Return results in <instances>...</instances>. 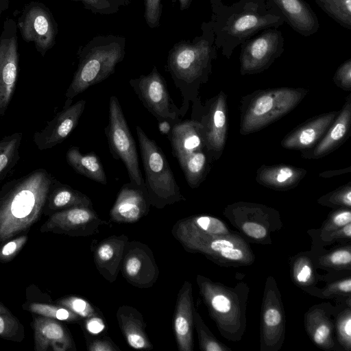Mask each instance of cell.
Here are the masks:
<instances>
[{"label":"cell","mask_w":351,"mask_h":351,"mask_svg":"<svg viewBox=\"0 0 351 351\" xmlns=\"http://www.w3.org/2000/svg\"><path fill=\"white\" fill-rule=\"evenodd\" d=\"M103 222L93 206H75L52 213L40 227V232L88 237L97 233Z\"/></svg>","instance_id":"15"},{"label":"cell","mask_w":351,"mask_h":351,"mask_svg":"<svg viewBox=\"0 0 351 351\" xmlns=\"http://www.w3.org/2000/svg\"><path fill=\"white\" fill-rule=\"evenodd\" d=\"M34 331V350L55 351L75 349V344L68 330L59 320L38 315L32 323Z\"/></svg>","instance_id":"22"},{"label":"cell","mask_w":351,"mask_h":351,"mask_svg":"<svg viewBox=\"0 0 351 351\" xmlns=\"http://www.w3.org/2000/svg\"><path fill=\"white\" fill-rule=\"evenodd\" d=\"M9 0H0V19L2 14L8 10L9 7Z\"/></svg>","instance_id":"56"},{"label":"cell","mask_w":351,"mask_h":351,"mask_svg":"<svg viewBox=\"0 0 351 351\" xmlns=\"http://www.w3.org/2000/svg\"><path fill=\"white\" fill-rule=\"evenodd\" d=\"M151 203L145 182L123 184L110 211L111 221L119 223H132L139 221L149 211Z\"/></svg>","instance_id":"19"},{"label":"cell","mask_w":351,"mask_h":351,"mask_svg":"<svg viewBox=\"0 0 351 351\" xmlns=\"http://www.w3.org/2000/svg\"><path fill=\"white\" fill-rule=\"evenodd\" d=\"M313 324L309 327L313 341L319 346H331V326L328 320L324 317L318 318Z\"/></svg>","instance_id":"39"},{"label":"cell","mask_w":351,"mask_h":351,"mask_svg":"<svg viewBox=\"0 0 351 351\" xmlns=\"http://www.w3.org/2000/svg\"><path fill=\"white\" fill-rule=\"evenodd\" d=\"M56 304L77 315L81 318L101 315L100 311L94 307L85 299L75 295H69L61 298L56 301Z\"/></svg>","instance_id":"36"},{"label":"cell","mask_w":351,"mask_h":351,"mask_svg":"<svg viewBox=\"0 0 351 351\" xmlns=\"http://www.w3.org/2000/svg\"><path fill=\"white\" fill-rule=\"evenodd\" d=\"M192 285L184 281L179 290L173 319V329L178 348L180 351H193V300Z\"/></svg>","instance_id":"20"},{"label":"cell","mask_w":351,"mask_h":351,"mask_svg":"<svg viewBox=\"0 0 351 351\" xmlns=\"http://www.w3.org/2000/svg\"><path fill=\"white\" fill-rule=\"evenodd\" d=\"M243 232L254 239H261L267 236L266 228L258 223L254 221H246L242 225Z\"/></svg>","instance_id":"48"},{"label":"cell","mask_w":351,"mask_h":351,"mask_svg":"<svg viewBox=\"0 0 351 351\" xmlns=\"http://www.w3.org/2000/svg\"><path fill=\"white\" fill-rule=\"evenodd\" d=\"M129 84L144 107L157 121H181L180 110L171 98L166 82L156 66L149 74L130 79Z\"/></svg>","instance_id":"12"},{"label":"cell","mask_w":351,"mask_h":351,"mask_svg":"<svg viewBox=\"0 0 351 351\" xmlns=\"http://www.w3.org/2000/svg\"><path fill=\"white\" fill-rule=\"evenodd\" d=\"M328 16L343 28L351 29V0H314Z\"/></svg>","instance_id":"32"},{"label":"cell","mask_w":351,"mask_h":351,"mask_svg":"<svg viewBox=\"0 0 351 351\" xmlns=\"http://www.w3.org/2000/svg\"><path fill=\"white\" fill-rule=\"evenodd\" d=\"M217 50L230 59L239 45L268 28H278L285 18L270 0H239L223 4L210 18Z\"/></svg>","instance_id":"2"},{"label":"cell","mask_w":351,"mask_h":351,"mask_svg":"<svg viewBox=\"0 0 351 351\" xmlns=\"http://www.w3.org/2000/svg\"><path fill=\"white\" fill-rule=\"evenodd\" d=\"M158 123L160 132L162 134L167 135V136L170 134L173 125L176 123L166 119L158 120Z\"/></svg>","instance_id":"53"},{"label":"cell","mask_w":351,"mask_h":351,"mask_svg":"<svg viewBox=\"0 0 351 351\" xmlns=\"http://www.w3.org/2000/svg\"><path fill=\"white\" fill-rule=\"evenodd\" d=\"M295 32L307 37L315 34L320 25L318 17L304 0H270Z\"/></svg>","instance_id":"25"},{"label":"cell","mask_w":351,"mask_h":351,"mask_svg":"<svg viewBox=\"0 0 351 351\" xmlns=\"http://www.w3.org/2000/svg\"><path fill=\"white\" fill-rule=\"evenodd\" d=\"M104 131L110 152L113 158L123 162L128 171L130 182L143 184L144 179L140 169L136 143L119 99L114 95L110 97L108 123Z\"/></svg>","instance_id":"9"},{"label":"cell","mask_w":351,"mask_h":351,"mask_svg":"<svg viewBox=\"0 0 351 351\" xmlns=\"http://www.w3.org/2000/svg\"><path fill=\"white\" fill-rule=\"evenodd\" d=\"M172 233L226 234L230 231L219 219L209 215H193L178 220Z\"/></svg>","instance_id":"30"},{"label":"cell","mask_w":351,"mask_h":351,"mask_svg":"<svg viewBox=\"0 0 351 351\" xmlns=\"http://www.w3.org/2000/svg\"><path fill=\"white\" fill-rule=\"evenodd\" d=\"M210 4L212 14L215 13L224 3L222 0H208Z\"/></svg>","instance_id":"55"},{"label":"cell","mask_w":351,"mask_h":351,"mask_svg":"<svg viewBox=\"0 0 351 351\" xmlns=\"http://www.w3.org/2000/svg\"><path fill=\"white\" fill-rule=\"evenodd\" d=\"M306 170L287 165H261L256 180L267 188L287 191L296 187L306 174Z\"/></svg>","instance_id":"26"},{"label":"cell","mask_w":351,"mask_h":351,"mask_svg":"<svg viewBox=\"0 0 351 351\" xmlns=\"http://www.w3.org/2000/svg\"><path fill=\"white\" fill-rule=\"evenodd\" d=\"M191 119L200 123L209 158L217 159L221 154L226 141L227 101L226 95L220 92L205 106L198 99L193 104Z\"/></svg>","instance_id":"11"},{"label":"cell","mask_w":351,"mask_h":351,"mask_svg":"<svg viewBox=\"0 0 351 351\" xmlns=\"http://www.w3.org/2000/svg\"><path fill=\"white\" fill-rule=\"evenodd\" d=\"M86 101L80 99L64 107L46 126L34 134L33 142L40 151H45L62 143L76 128L85 109Z\"/></svg>","instance_id":"18"},{"label":"cell","mask_w":351,"mask_h":351,"mask_svg":"<svg viewBox=\"0 0 351 351\" xmlns=\"http://www.w3.org/2000/svg\"><path fill=\"white\" fill-rule=\"evenodd\" d=\"M351 126V95L332 124L317 144L308 151L303 152L302 157L309 159L322 158L338 148L349 136Z\"/></svg>","instance_id":"24"},{"label":"cell","mask_w":351,"mask_h":351,"mask_svg":"<svg viewBox=\"0 0 351 351\" xmlns=\"http://www.w3.org/2000/svg\"><path fill=\"white\" fill-rule=\"evenodd\" d=\"M21 132H14L0 139V181L12 171L19 161Z\"/></svg>","instance_id":"31"},{"label":"cell","mask_w":351,"mask_h":351,"mask_svg":"<svg viewBox=\"0 0 351 351\" xmlns=\"http://www.w3.org/2000/svg\"><path fill=\"white\" fill-rule=\"evenodd\" d=\"M201 30L202 34L192 40L176 43L167 56V69L182 95L181 117L187 112L190 102L199 99V88L208 81L212 62L217 56L210 21L203 22Z\"/></svg>","instance_id":"3"},{"label":"cell","mask_w":351,"mask_h":351,"mask_svg":"<svg viewBox=\"0 0 351 351\" xmlns=\"http://www.w3.org/2000/svg\"><path fill=\"white\" fill-rule=\"evenodd\" d=\"M66 160L76 173L100 184H107L103 165L94 152L84 154L78 147L72 146L66 153Z\"/></svg>","instance_id":"29"},{"label":"cell","mask_w":351,"mask_h":351,"mask_svg":"<svg viewBox=\"0 0 351 351\" xmlns=\"http://www.w3.org/2000/svg\"><path fill=\"white\" fill-rule=\"evenodd\" d=\"M326 262L328 264L337 267H350L351 252L350 247L341 248L335 250L326 256Z\"/></svg>","instance_id":"46"},{"label":"cell","mask_w":351,"mask_h":351,"mask_svg":"<svg viewBox=\"0 0 351 351\" xmlns=\"http://www.w3.org/2000/svg\"><path fill=\"white\" fill-rule=\"evenodd\" d=\"M84 327L89 333L97 335L105 330L106 324L101 315H98L85 319Z\"/></svg>","instance_id":"49"},{"label":"cell","mask_w":351,"mask_h":351,"mask_svg":"<svg viewBox=\"0 0 351 351\" xmlns=\"http://www.w3.org/2000/svg\"><path fill=\"white\" fill-rule=\"evenodd\" d=\"M35 314L53 318L59 321L77 322L81 317L60 305H53L45 303L32 302L24 307Z\"/></svg>","instance_id":"34"},{"label":"cell","mask_w":351,"mask_h":351,"mask_svg":"<svg viewBox=\"0 0 351 351\" xmlns=\"http://www.w3.org/2000/svg\"><path fill=\"white\" fill-rule=\"evenodd\" d=\"M136 131L145 174V186L151 205L163 208L167 205L185 200L161 148L147 136L141 127L137 125Z\"/></svg>","instance_id":"6"},{"label":"cell","mask_w":351,"mask_h":351,"mask_svg":"<svg viewBox=\"0 0 351 351\" xmlns=\"http://www.w3.org/2000/svg\"><path fill=\"white\" fill-rule=\"evenodd\" d=\"M337 332L339 341L348 350L351 346V315L348 308L337 321Z\"/></svg>","instance_id":"43"},{"label":"cell","mask_w":351,"mask_h":351,"mask_svg":"<svg viewBox=\"0 0 351 351\" xmlns=\"http://www.w3.org/2000/svg\"><path fill=\"white\" fill-rule=\"evenodd\" d=\"M330 240L340 239V238H348L351 237V223H349L343 227L330 232L328 235Z\"/></svg>","instance_id":"52"},{"label":"cell","mask_w":351,"mask_h":351,"mask_svg":"<svg viewBox=\"0 0 351 351\" xmlns=\"http://www.w3.org/2000/svg\"><path fill=\"white\" fill-rule=\"evenodd\" d=\"M339 111L323 113L310 119L289 132L281 141L288 149H311L323 138Z\"/></svg>","instance_id":"21"},{"label":"cell","mask_w":351,"mask_h":351,"mask_svg":"<svg viewBox=\"0 0 351 351\" xmlns=\"http://www.w3.org/2000/svg\"><path fill=\"white\" fill-rule=\"evenodd\" d=\"M285 38L278 28H268L241 45V75L260 73L267 69L285 51Z\"/></svg>","instance_id":"10"},{"label":"cell","mask_w":351,"mask_h":351,"mask_svg":"<svg viewBox=\"0 0 351 351\" xmlns=\"http://www.w3.org/2000/svg\"><path fill=\"white\" fill-rule=\"evenodd\" d=\"M144 18L149 27H158L162 15V0H144Z\"/></svg>","instance_id":"42"},{"label":"cell","mask_w":351,"mask_h":351,"mask_svg":"<svg viewBox=\"0 0 351 351\" xmlns=\"http://www.w3.org/2000/svg\"><path fill=\"white\" fill-rule=\"evenodd\" d=\"M56 180L38 168L0 188V245L39 220Z\"/></svg>","instance_id":"1"},{"label":"cell","mask_w":351,"mask_h":351,"mask_svg":"<svg viewBox=\"0 0 351 351\" xmlns=\"http://www.w3.org/2000/svg\"><path fill=\"white\" fill-rule=\"evenodd\" d=\"M193 322L197 333L199 348L202 350L223 351L229 350L213 335L195 309L193 311Z\"/></svg>","instance_id":"35"},{"label":"cell","mask_w":351,"mask_h":351,"mask_svg":"<svg viewBox=\"0 0 351 351\" xmlns=\"http://www.w3.org/2000/svg\"><path fill=\"white\" fill-rule=\"evenodd\" d=\"M18 71L17 25L13 19L8 18L3 23L0 35V119L12 99Z\"/></svg>","instance_id":"14"},{"label":"cell","mask_w":351,"mask_h":351,"mask_svg":"<svg viewBox=\"0 0 351 351\" xmlns=\"http://www.w3.org/2000/svg\"><path fill=\"white\" fill-rule=\"evenodd\" d=\"M128 242L129 238L126 235H112L101 241L95 248V266L99 274L110 282L117 278Z\"/></svg>","instance_id":"23"},{"label":"cell","mask_w":351,"mask_h":351,"mask_svg":"<svg viewBox=\"0 0 351 351\" xmlns=\"http://www.w3.org/2000/svg\"><path fill=\"white\" fill-rule=\"evenodd\" d=\"M333 81L341 89L351 90V58L346 60L338 67L334 75Z\"/></svg>","instance_id":"45"},{"label":"cell","mask_w":351,"mask_h":351,"mask_svg":"<svg viewBox=\"0 0 351 351\" xmlns=\"http://www.w3.org/2000/svg\"><path fill=\"white\" fill-rule=\"evenodd\" d=\"M117 319L121 330L128 345L136 350H151L146 331V324L141 313L134 307L123 305L117 312Z\"/></svg>","instance_id":"27"},{"label":"cell","mask_w":351,"mask_h":351,"mask_svg":"<svg viewBox=\"0 0 351 351\" xmlns=\"http://www.w3.org/2000/svg\"><path fill=\"white\" fill-rule=\"evenodd\" d=\"M318 202L327 206L351 207V182H348L322 196Z\"/></svg>","instance_id":"38"},{"label":"cell","mask_w":351,"mask_h":351,"mask_svg":"<svg viewBox=\"0 0 351 351\" xmlns=\"http://www.w3.org/2000/svg\"><path fill=\"white\" fill-rule=\"evenodd\" d=\"M188 252L199 253L217 263L247 265L254 256L247 243L236 234L172 233Z\"/></svg>","instance_id":"8"},{"label":"cell","mask_w":351,"mask_h":351,"mask_svg":"<svg viewBox=\"0 0 351 351\" xmlns=\"http://www.w3.org/2000/svg\"><path fill=\"white\" fill-rule=\"evenodd\" d=\"M25 329L19 319L0 302V337L9 341L21 342Z\"/></svg>","instance_id":"33"},{"label":"cell","mask_w":351,"mask_h":351,"mask_svg":"<svg viewBox=\"0 0 351 351\" xmlns=\"http://www.w3.org/2000/svg\"><path fill=\"white\" fill-rule=\"evenodd\" d=\"M80 1L83 6L94 14L111 15L117 13L132 0H73Z\"/></svg>","instance_id":"37"},{"label":"cell","mask_w":351,"mask_h":351,"mask_svg":"<svg viewBox=\"0 0 351 351\" xmlns=\"http://www.w3.org/2000/svg\"><path fill=\"white\" fill-rule=\"evenodd\" d=\"M296 280L300 283H306L312 276V269L310 264L306 261H300L295 269Z\"/></svg>","instance_id":"50"},{"label":"cell","mask_w":351,"mask_h":351,"mask_svg":"<svg viewBox=\"0 0 351 351\" xmlns=\"http://www.w3.org/2000/svg\"><path fill=\"white\" fill-rule=\"evenodd\" d=\"M351 222V212L348 209H341L334 213L324 227L322 232L327 236L332 232Z\"/></svg>","instance_id":"44"},{"label":"cell","mask_w":351,"mask_h":351,"mask_svg":"<svg viewBox=\"0 0 351 351\" xmlns=\"http://www.w3.org/2000/svg\"><path fill=\"white\" fill-rule=\"evenodd\" d=\"M28 239L27 234L14 237L0 245V261L7 263L12 260L23 247Z\"/></svg>","instance_id":"40"},{"label":"cell","mask_w":351,"mask_h":351,"mask_svg":"<svg viewBox=\"0 0 351 351\" xmlns=\"http://www.w3.org/2000/svg\"><path fill=\"white\" fill-rule=\"evenodd\" d=\"M264 335L268 337L274 328L280 329L282 323V314L277 305H267L263 314Z\"/></svg>","instance_id":"41"},{"label":"cell","mask_w":351,"mask_h":351,"mask_svg":"<svg viewBox=\"0 0 351 351\" xmlns=\"http://www.w3.org/2000/svg\"><path fill=\"white\" fill-rule=\"evenodd\" d=\"M351 291V279L350 278L342 281L338 282L335 285H332L326 290V293H350Z\"/></svg>","instance_id":"51"},{"label":"cell","mask_w":351,"mask_h":351,"mask_svg":"<svg viewBox=\"0 0 351 351\" xmlns=\"http://www.w3.org/2000/svg\"><path fill=\"white\" fill-rule=\"evenodd\" d=\"M120 270L128 282L143 289L152 287L159 276L158 267L151 249L136 241L128 242Z\"/></svg>","instance_id":"16"},{"label":"cell","mask_w":351,"mask_h":351,"mask_svg":"<svg viewBox=\"0 0 351 351\" xmlns=\"http://www.w3.org/2000/svg\"><path fill=\"white\" fill-rule=\"evenodd\" d=\"M125 55V38L121 36L97 35L81 47L77 69L65 93L64 107L71 105L73 98L89 87L114 74Z\"/></svg>","instance_id":"4"},{"label":"cell","mask_w":351,"mask_h":351,"mask_svg":"<svg viewBox=\"0 0 351 351\" xmlns=\"http://www.w3.org/2000/svg\"><path fill=\"white\" fill-rule=\"evenodd\" d=\"M308 93L304 88H276L256 90L243 97L240 133H254L293 110Z\"/></svg>","instance_id":"5"},{"label":"cell","mask_w":351,"mask_h":351,"mask_svg":"<svg viewBox=\"0 0 351 351\" xmlns=\"http://www.w3.org/2000/svg\"><path fill=\"white\" fill-rule=\"evenodd\" d=\"M193 0H171L173 3L178 2L179 3L180 10L184 11L189 8Z\"/></svg>","instance_id":"54"},{"label":"cell","mask_w":351,"mask_h":351,"mask_svg":"<svg viewBox=\"0 0 351 351\" xmlns=\"http://www.w3.org/2000/svg\"><path fill=\"white\" fill-rule=\"evenodd\" d=\"M90 351H120V348L108 337H104L87 341Z\"/></svg>","instance_id":"47"},{"label":"cell","mask_w":351,"mask_h":351,"mask_svg":"<svg viewBox=\"0 0 351 351\" xmlns=\"http://www.w3.org/2000/svg\"><path fill=\"white\" fill-rule=\"evenodd\" d=\"M167 138L171 143L172 154L177 158L180 167L192 160L204 156L209 158L203 127L195 120L176 123Z\"/></svg>","instance_id":"17"},{"label":"cell","mask_w":351,"mask_h":351,"mask_svg":"<svg viewBox=\"0 0 351 351\" xmlns=\"http://www.w3.org/2000/svg\"><path fill=\"white\" fill-rule=\"evenodd\" d=\"M199 293L210 316L222 335L236 341L245 325V305L234 290L213 282L203 276H197Z\"/></svg>","instance_id":"7"},{"label":"cell","mask_w":351,"mask_h":351,"mask_svg":"<svg viewBox=\"0 0 351 351\" xmlns=\"http://www.w3.org/2000/svg\"><path fill=\"white\" fill-rule=\"evenodd\" d=\"M16 25L23 40L33 43L43 57L55 45L58 25L50 10L43 3L31 1L25 5Z\"/></svg>","instance_id":"13"},{"label":"cell","mask_w":351,"mask_h":351,"mask_svg":"<svg viewBox=\"0 0 351 351\" xmlns=\"http://www.w3.org/2000/svg\"><path fill=\"white\" fill-rule=\"evenodd\" d=\"M75 206H93L91 199L84 193L70 186L60 182L57 179L49 193L43 213L55 212Z\"/></svg>","instance_id":"28"}]
</instances>
